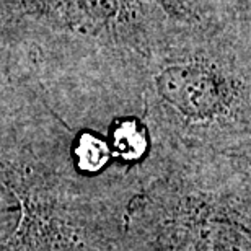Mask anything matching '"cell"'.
Instances as JSON below:
<instances>
[{"label": "cell", "mask_w": 251, "mask_h": 251, "mask_svg": "<svg viewBox=\"0 0 251 251\" xmlns=\"http://www.w3.org/2000/svg\"><path fill=\"white\" fill-rule=\"evenodd\" d=\"M158 93L188 118H210L224 106L220 80L201 65H172L157 77Z\"/></svg>", "instance_id": "obj_1"}, {"label": "cell", "mask_w": 251, "mask_h": 251, "mask_svg": "<svg viewBox=\"0 0 251 251\" xmlns=\"http://www.w3.org/2000/svg\"><path fill=\"white\" fill-rule=\"evenodd\" d=\"M113 150L124 160H139L147 150V135L135 119H123L113 127Z\"/></svg>", "instance_id": "obj_2"}, {"label": "cell", "mask_w": 251, "mask_h": 251, "mask_svg": "<svg viewBox=\"0 0 251 251\" xmlns=\"http://www.w3.org/2000/svg\"><path fill=\"white\" fill-rule=\"evenodd\" d=\"M109 153H111L109 145L93 132H83L77 140L75 158L80 170L87 173L100 172L106 165Z\"/></svg>", "instance_id": "obj_3"}, {"label": "cell", "mask_w": 251, "mask_h": 251, "mask_svg": "<svg viewBox=\"0 0 251 251\" xmlns=\"http://www.w3.org/2000/svg\"><path fill=\"white\" fill-rule=\"evenodd\" d=\"M162 3L168 10H172V12L183 13V12H188V10H189L191 0H162Z\"/></svg>", "instance_id": "obj_4"}]
</instances>
